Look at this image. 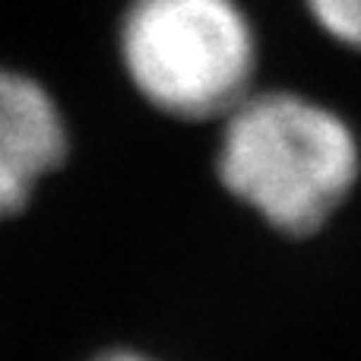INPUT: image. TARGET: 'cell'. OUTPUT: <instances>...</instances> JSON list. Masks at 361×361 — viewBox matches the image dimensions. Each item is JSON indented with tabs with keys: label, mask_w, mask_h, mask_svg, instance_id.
Returning a JSON list of instances; mask_svg holds the SVG:
<instances>
[{
	"label": "cell",
	"mask_w": 361,
	"mask_h": 361,
	"mask_svg": "<svg viewBox=\"0 0 361 361\" xmlns=\"http://www.w3.org/2000/svg\"><path fill=\"white\" fill-rule=\"evenodd\" d=\"M67 156L70 124L51 89L0 67V222L19 216Z\"/></svg>",
	"instance_id": "obj_3"
},
{
	"label": "cell",
	"mask_w": 361,
	"mask_h": 361,
	"mask_svg": "<svg viewBox=\"0 0 361 361\" xmlns=\"http://www.w3.org/2000/svg\"><path fill=\"white\" fill-rule=\"evenodd\" d=\"M301 4L330 42L361 54V0H301Z\"/></svg>",
	"instance_id": "obj_4"
},
{
	"label": "cell",
	"mask_w": 361,
	"mask_h": 361,
	"mask_svg": "<svg viewBox=\"0 0 361 361\" xmlns=\"http://www.w3.org/2000/svg\"><path fill=\"white\" fill-rule=\"evenodd\" d=\"M86 361H162V358H156V355H149V352H143V349H102L99 355H92V358H86Z\"/></svg>",
	"instance_id": "obj_5"
},
{
	"label": "cell",
	"mask_w": 361,
	"mask_h": 361,
	"mask_svg": "<svg viewBox=\"0 0 361 361\" xmlns=\"http://www.w3.org/2000/svg\"><path fill=\"white\" fill-rule=\"evenodd\" d=\"M118 61L149 108L206 124L257 89L260 38L241 0H127Z\"/></svg>",
	"instance_id": "obj_2"
},
{
	"label": "cell",
	"mask_w": 361,
	"mask_h": 361,
	"mask_svg": "<svg viewBox=\"0 0 361 361\" xmlns=\"http://www.w3.org/2000/svg\"><path fill=\"white\" fill-rule=\"evenodd\" d=\"M216 180L286 241L333 228L361 190V133L336 105L298 89H254L219 121Z\"/></svg>",
	"instance_id": "obj_1"
}]
</instances>
